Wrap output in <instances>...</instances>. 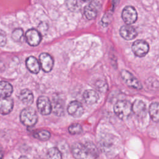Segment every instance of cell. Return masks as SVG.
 <instances>
[{
  "label": "cell",
  "mask_w": 159,
  "mask_h": 159,
  "mask_svg": "<svg viewBox=\"0 0 159 159\" xmlns=\"http://www.w3.org/2000/svg\"><path fill=\"white\" fill-rule=\"evenodd\" d=\"M19 97L20 100L26 105H30L34 101V95L32 91L28 89L22 90Z\"/></svg>",
  "instance_id": "d6986e66"
},
{
  "label": "cell",
  "mask_w": 159,
  "mask_h": 159,
  "mask_svg": "<svg viewBox=\"0 0 159 159\" xmlns=\"http://www.w3.org/2000/svg\"><path fill=\"white\" fill-rule=\"evenodd\" d=\"M7 41L6 34L4 31L0 29V47L4 46Z\"/></svg>",
  "instance_id": "484cf974"
},
{
  "label": "cell",
  "mask_w": 159,
  "mask_h": 159,
  "mask_svg": "<svg viewBox=\"0 0 159 159\" xmlns=\"http://www.w3.org/2000/svg\"><path fill=\"white\" fill-rule=\"evenodd\" d=\"M132 50L134 53L139 57H144L149 50V46L147 42L143 40L135 41L132 45Z\"/></svg>",
  "instance_id": "3957f363"
},
{
  "label": "cell",
  "mask_w": 159,
  "mask_h": 159,
  "mask_svg": "<svg viewBox=\"0 0 159 159\" xmlns=\"http://www.w3.org/2000/svg\"><path fill=\"white\" fill-rule=\"evenodd\" d=\"M120 34L125 40H132L137 35V32L135 28L130 25H124L119 30Z\"/></svg>",
  "instance_id": "7c38bea8"
},
{
  "label": "cell",
  "mask_w": 159,
  "mask_h": 159,
  "mask_svg": "<svg viewBox=\"0 0 159 159\" xmlns=\"http://www.w3.org/2000/svg\"><path fill=\"white\" fill-rule=\"evenodd\" d=\"M39 111L42 115H48L52 111V104L47 96H40L37 102Z\"/></svg>",
  "instance_id": "8992f818"
},
{
  "label": "cell",
  "mask_w": 159,
  "mask_h": 159,
  "mask_svg": "<svg viewBox=\"0 0 159 159\" xmlns=\"http://www.w3.org/2000/svg\"><path fill=\"white\" fill-rule=\"evenodd\" d=\"M47 159H61V154L56 147L50 148L47 153Z\"/></svg>",
  "instance_id": "7402d4cb"
},
{
  "label": "cell",
  "mask_w": 159,
  "mask_h": 159,
  "mask_svg": "<svg viewBox=\"0 0 159 159\" xmlns=\"http://www.w3.org/2000/svg\"><path fill=\"white\" fill-rule=\"evenodd\" d=\"M88 155L89 154L93 157H98L99 155L98 150L96 148V147L91 142H87L85 145H84Z\"/></svg>",
  "instance_id": "603a6c76"
},
{
  "label": "cell",
  "mask_w": 159,
  "mask_h": 159,
  "mask_svg": "<svg viewBox=\"0 0 159 159\" xmlns=\"http://www.w3.org/2000/svg\"><path fill=\"white\" fill-rule=\"evenodd\" d=\"M34 137L42 141L48 140L50 137V133L46 130H37L34 133Z\"/></svg>",
  "instance_id": "44dd1931"
},
{
  "label": "cell",
  "mask_w": 159,
  "mask_h": 159,
  "mask_svg": "<svg viewBox=\"0 0 159 159\" xmlns=\"http://www.w3.org/2000/svg\"><path fill=\"white\" fill-rule=\"evenodd\" d=\"M23 37L24 32L22 29H16L12 33V38L16 42H21L23 40Z\"/></svg>",
  "instance_id": "cb8c5ba5"
},
{
  "label": "cell",
  "mask_w": 159,
  "mask_h": 159,
  "mask_svg": "<svg viewBox=\"0 0 159 159\" xmlns=\"http://www.w3.org/2000/svg\"><path fill=\"white\" fill-rule=\"evenodd\" d=\"M83 129L80 124H73L68 127V132L72 135L80 134L82 132Z\"/></svg>",
  "instance_id": "d4e9b609"
},
{
  "label": "cell",
  "mask_w": 159,
  "mask_h": 159,
  "mask_svg": "<svg viewBox=\"0 0 159 159\" xmlns=\"http://www.w3.org/2000/svg\"><path fill=\"white\" fill-rule=\"evenodd\" d=\"M13 100L9 98H0V114L6 115L10 113L13 108Z\"/></svg>",
  "instance_id": "5bb4252c"
},
{
  "label": "cell",
  "mask_w": 159,
  "mask_h": 159,
  "mask_svg": "<svg viewBox=\"0 0 159 159\" xmlns=\"http://www.w3.org/2000/svg\"><path fill=\"white\" fill-rule=\"evenodd\" d=\"M71 152L75 159H84L88 155L84 145L79 142L72 145Z\"/></svg>",
  "instance_id": "8fae6325"
},
{
  "label": "cell",
  "mask_w": 159,
  "mask_h": 159,
  "mask_svg": "<svg viewBox=\"0 0 159 159\" xmlns=\"http://www.w3.org/2000/svg\"><path fill=\"white\" fill-rule=\"evenodd\" d=\"M52 111L58 116H62L64 113V101L59 98H53L52 104Z\"/></svg>",
  "instance_id": "9a60e30c"
},
{
  "label": "cell",
  "mask_w": 159,
  "mask_h": 159,
  "mask_svg": "<svg viewBox=\"0 0 159 159\" xmlns=\"http://www.w3.org/2000/svg\"><path fill=\"white\" fill-rule=\"evenodd\" d=\"M149 114L153 120L158 121V103L157 102H153L149 107Z\"/></svg>",
  "instance_id": "ffe728a7"
},
{
  "label": "cell",
  "mask_w": 159,
  "mask_h": 159,
  "mask_svg": "<svg viewBox=\"0 0 159 159\" xmlns=\"http://www.w3.org/2000/svg\"><path fill=\"white\" fill-rule=\"evenodd\" d=\"M2 157H3V153H2V151L0 150V159H2Z\"/></svg>",
  "instance_id": "4316f807"
},
{
  "label": "cell",
  "mask_w": 159,
  "mask_h": 159,
  "mask_svg": "<svg viewBox=\"0 0 159 159\" xmlns=\"http://www.w3.org/2000/svg\"><path fill=\"white\" fill-rule=\"evenodd\" d=\"M26 66L28 70L33 73H38L40 69L39 61L32 56L28 57L26 60Z\"/></svg>",
  "instance_id": "2e32d148"
},
{
  "label": "cell",
  "mask_w": 159,
  "mask_h": 159,
  "mask_svg": "<svg viewBox=\"0 0 159 159\" xmlns=\"http://www.w3.org/2000/svg\"><path fill=\"white\" fill-rule=\"evenodd\" d=\"M114 111L119 118L125 119L132 114V104L127 100H119L115 104Z\"/></svg>",
  "instance_id": "6da1fadb"
},
{
  "label": "cell",
  "mask_w": 159,
  "mask_h": 159,
  "mask_svg": "<svg viewBox=\"0 0 159 159\" xmlns=\"http://www.w3.org/2000/svg\"><path fill=\"white\" fill-rule=\"evenodd\" d=\"M13 91L12 86L7 81H0V98H8Z\"/></svg>",
  "instance_id": "ac0fdd59"
},
{
  "label": "cell",
  "mask_w": 159,
  "mask_h": 159,
  "mask_svg": "<svg viewBox=\"0 0 159 159\" xmlns=\"http://www.w3.org/2000/svg\"><path fill=\"white\" fill-rule=\"evenodd\" d=\"M99 2L98 1L90 2L89 4H87L84 7V14L85 17L89 20L94 19L97 16L98 10L99 9Z\"/></svg>",
  "instance_id": "ba28073f"
},
{
  "label": "cell",
  "mask_w": 159,
  "mask_h": 159,
  "mask_svg": "<svg viewBox=\"0 0 159 159\" xmlns=\"http://www.w3.org/2000/svg\"><path fill=\"white\" fill-rule=\"evenodd\" d=\"M120 75L125 83L129 86L137 89H141L142 88V86L140 82L129 71L125 70H122L121 71Z\"/></svg>",
  "instance_id": "277c9868"
},
{
  "label": "cell",
  "mask_w": 159,
  "mask_h": 159,
  "mask_svg": "<svg viewBox=\"0 0 159 159\" xmlns=\"http://www.w3.org/2000/svg\"><path fill=\"white\" fill-rule=\"evenodd\" d=\"M122 18L127 25L134 23L137 19L136 10L134 7L130 6L125 7L122 12Z\"/></svg>",
  "instance_id": "5b68a950"
},
{
  "label": "cell",
  "mask_w": 159,
  "mask_h": 159,
  "mask_svg": "<svg viewBox=\"0 0 159 159\" xmlns=\"http://www.w3.org/2000/svg\"><path fill=\"white\" fill-rule=\"evenodd\" d=\"M20 119L21 122L25 126L32 127L37 123L38 117L33 108L26 107L21 111Z\"/></svg>",
  "instance_id": "7a4b0ae2"
},
{
  "label": "cell",
  "mask_w": 159,
  "mask_h": 159,
  "mask_svg": "<svg viewBox=\"0 0 159 159\" xmlns=\"http://www.w3.org/2000/svg\"><path fill=\"white\" fill-rule=\"evenodd\" d=\"M19 159H29V158L25 156H21V157H19Z\"/></svg>",
  "instance_id": "83f0119b"
},
{
  "label": "cell",
  "mask_w": 159,
  "mask_h": 159,
  "mask_svg": "<svg viewBox=\"0 0 159 159\" xmlns=\"http://www.w3.org/2000/svg\"><path fill=\"white\" fill-rule=\"evenodd\" d=\"M40 66L45 72H50L54 64L53 60L50 55L47 53H42L39 56Z\"/></svg>",
  "instance_id": "52a82bcc"
},
{
  "label": "cell",
  "mask_w": 159,
  "mask_h": 159,
  "mask_svg": "<svg viewBox=\"0 0 159 159\" xmlns=\"http://www.w3.org/2000/svg\"><path fill=\"white\" fill-rule=\"evenodd\" d=\"M25 39L31 46H37L41 41V34L36 29H30L25 33Z\"/></svg>",
  "instance_id": "9c48e42d"
},
{
  "label": "cell",
  "mask_w": 159,
  "mask_h": 159,
  "mask_svg": "<svg viewBox=\"0 0 159 159\" xmlns=\"http://www.w3.org/2000/svg\"><path fill=\"white\" fill-rule=\"evenodd\" d=\"M67 111L70 116L74 117H79L83 114L84 108L80 102L73 101L69 103L67 107Z\"/></svg>",
  "instance_id": "30bf717a"
},
{
  "label": "cell",
  "mask_w": 159,
  "mask_h": 159,
  "mask_svg": "<svg viewBox=\"0 0 159 159\" xmlns=\"http://www.w3.org/2000/svg\"><path fill=\"white\" fill-rule=\"evenodd\" d=\"M83 99L86 104H93L98 101L99 95L93 89H87L83 93Z\"/></svg>",
  "instance_id": "e0dca14e"
},
{
  "label": "cell",
  "mask_w": 159,
  "mask_h": 159,
  "mask_svg": "<svg viewBox=\"0 0 159 159\" xmlns=\"http://www.w3.org/2000/svg\"><path fill=\"white\" fill-rule=\"evenodd\" d=\"M132 111L138 117H144L147 113L145 104L140 99H136L132 105Z\"/></svg>",
  "instance_id": "4fadbf2b"
}]
</instances>
